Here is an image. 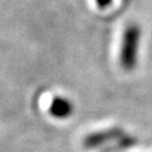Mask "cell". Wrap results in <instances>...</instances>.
I'll use <instances>...</instances> for the list:
<instances>
[{
  "instance_id": "cell-1",
  "label": "cell",
  "mask_w": 152,
  "mask_h": 152,
  "mask_svg": "<svg viewBox=\"0 0 152 152\" xmlns=\"http://www.w3.org/2000/svg\"><path fill=\"white\" fill-rule=\"evenodd\" d=\"M141 29L137 24H129L123 32L119 52V64L126 71H132L137 65Z\"/></svg>"
},
{
  "instance_id": "cell-2",
  "label": "cell",
  "mask_w": 152,
  "mask_h": 152,
  "mask_svg": "<svg viewBox=\"0 0 152 152\" xmlns=\"http://www.w3.org/2000/svg\"><path fill=\"white\" fill-rule=\"evenodd\" d=\"M72 104L65 98H55L50 107V113L55 118H67L72 113Z\"/></svg>"
},
{
  "instance_id": "cell-3",
  "label": "cell",
  "mask_w": 152,
  "mask_h": 152,
  "mask_svg": "<svg viewBox=\"0 0 152 152\" xmlns=\"http://www.w3.org/2000/svg\"><path fill=\"white\" fill-rule=\"evenodd\" d=\"M95 1H96V5L100 9H107L113 4V0H95Z\"/></svg>"
}]
</instances>
